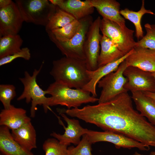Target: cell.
<instances>
[{
    "mask_svg": "<svg viewBox=\"0 0 155 155\" xmlns=\"http://www.w3.org/2000/svg\"><path fill=\"white\" fill-rule=\"evenodd\" d=\"M70 115L104 131L122 135L148 147H155V126L134 109L127 92L107 102L73 108Z\"/></svg>",
    "mask_w": 155,
    "mask_h": 155,
    "instance_id": "obj_1",
    "label": "cell"
},
{
    "mask_svg": "<svg viewBox=\"0 0 155 155\" xmlns=\"http://www.w3.org/2000/svg\"><path fill=\"white\" fill-rule=\"evenodd\" d=\"M85 60L65 57L54 60L50 72L55 82L82 89L90 81Z\"/></svg>",
    "mask_w": 155,
    "mask_h": 155,
    "instance_id": "obj_2",
    "label": "cell"
},
{
    "mask_svg": "<svg viewBox=\"0 0 155 155\" xmlns=\"http://www.w3.org/2000/svg\"><path fill=\"white\" fill-rule=\"evenodd\" d=\"M46 90L49 97V107L57 105L66 106L68 109L78 108L83 104L94 103L98 98L90 95L82 89H72L55 82L50 84Z\"/></svg>",
    "mask_w": 155,
    "mask_h": 155,
    "instance_id": "obj_3",
    "label": "cell"
},
{
    "mask_svg": "<svg viewBox=\"0 0 155 155\" xmlns=\"http://www.w3.org/2000/svg\"><path fill=\"white\" fill-rule=\"evenodd\" d=\"M43 63L38 69H35L34 70L32 75L26 71L24 77L19 78L24 88L22 93L18 98L17 100L20 101L25 99L27 103L31 102L30 116L32 118L34 117L35 116L38 105L43 106L45 113L50 109L48 106L49 97L46 96L47 94V91L40 88L36 82L37 76L41 70Z\"/></svg>",
    "mask_w": 155,
    "mask_h": 155,
    "instance_id": "obj_4",
    "label": "cell"
},
{
    "mask_svg": "<svg viewBox=\"0 0 155 155\" xmlns=\"http://www.w3.org/2000/svg\"><path fill=\"white\" fill-rule=\"evenodd\" d=\"M24 21L45 27L56 6L47 0H16Z\"/></svg>",
    "mask_w": 155,
    "mask_h": 155,
    "instance_id": "obj_5",
    "label": "cell"
},
{
    "mask_svg": "<svg viewBox=\"0 0 155 155\" xmlns=\"http://www.w3.org/2000/svg\"><path fill=\"white\" fill-rule=\"evenodd\" d=\"M81 26L79 30L68 41L59 42L51 36H48L51 40L65 57L85 60L84 45L87 33L93 21L90 16L81 19Z\"/></svg>",
    "mask_w": 155,
    "mask_h": 155,
    "instance_id": "obj_6",
    "label": "cell"
},
{
    "mask_svg": "<svg viewBox=\"0 0 155 155\" xmlns=\"http://www.w3.org/2000/svg\"><path fill=\"white\" fill-rule=\"evenodd\" d=\"M100 30L102 35L110 39L125 55L136 46L133 37L134 31L127 27L123 28L115 22L102 18Z\"/></svg>",
    "mask_w": 155,
    "mask_h": 155,
    "instance_id": "obj_7",
    "label": "cell"
},
{
    "mask_svg": "<svg viewBox=\"0 0 155 155\" xmlns=\"http://www.w3.org/2000/svg\"><path fill=\"white\" fill-rule=\"evenodd\" d=\"M127 67L125 60L115 71L106 75L98 82V87L102 89L98 103L108 101L119 94L128 92L124 87L127 79L123 75Z\"/></svg>",
    "mask_w": 155,
    "mask_h": 155,
    "instance_id": "obj_8",
    "label": "cell"
},
{
    "mask_svg": "<svg viewBox=\"0 0 155 155\" xmlns=\"http://www.w3.org/2000/svg\"><path fill=\"white\" fill-rule=\"evenodd\" d=\"M101 19L98 17L92 22L87 33L84 45L85 61L88 70L94 71L98 67V59L102 35L100 34Z\"/></svg>",
    "mask_w": 155,
    "mask_h": 155,
    "instance_id": "obj_9",
    "label": "cell"
},
{
    "mask_svg": "<svg viewBox=\"0 0 155 155\" xmlns=\"http://www.w3.org/2000/svg\"><path fill=\"white\" fill-rule=\"evenodd\" d=\"M123 75L127 79L124 87L127 91L155 92V80L151 72L129 66L125 70Z\"/></svg>",
    "mask_w": 155,
    "mask_h": 155,
    "instance_id": "obj_10",
    "label": "cell"
},
{
    "mask_svg": "<svg viewBox=\"0 0 155 155\" xmlns=\"http://www.w3.org/2000/svg\"><path fill=\"white\" fill-rule=\"evenodd\" d=\"M86 135L88 140L92 144L105 142L112 143L117 149L122 148L130 149L137 148L142 151L150 149V147L138 141L112 131H98L88 130Z\"/></svg>",
    "mask_w": 155,
    "mask_h": 155,
    "instance_id": "obj_11",
    "label": "cell"
},
{
    "mask_svg": "<svg viewBox=\"0 0 155 155\" xmlns=\"http://www.w3.org/2000/svg\"><path fill=\"white\" fill-rule=\"evenodd\" d=\"M24 22L16 3L0 8V37L18 34Z\"/></svg>",
    "mask_w": 155,
    "mask_h": 155,
    "instance_id": "obj_12",
    "label": "cell"
},
{
    "mask_svg": "<svg viewBox=\"0 0 155 155\" xmlns=\"http://www.w3.org/2000/svg\"><path fill=\"white\" fill-rule=\"evenodd\" d=\"M59 114L67 123V126L66 127L61 121L60 123L65 130L64 133L60 134L53 132L51 134V136L57 139L62 144L68 146L73 144L77 145L81 141V137L86 134L88 129L82 127L78 120L70 119L63 113Z\"/></svg>",
    "mask_w": 155,
    "mask_h": 155,
    "instance_id": "obj_13",
    "label": "cell"
},
{
    "mask_svg": "<svg viewBox=\"0 0 155 155\" xmlns=\"http://www.w3.org/2000/svg\"><path fill=\"white\" fill-rule=\"evenodd\" d=\"M125 61L127 66L136 67L151 73L155 71V50L135 47Z\"/></svg>",
    "mask_w": 155,
    "mask_h": 155,
    "instance_id": "obj_14",
    "label": "cell"
},
{
    "mask_svg": "<svg viewBox=\"0 0 155 155\" xmlns=\"http://www.w3.org/2000/svg\"><path fill=\"white\" fill-rule=\"evenodd\" d=\"M134 49L121 58L116 61L98 67L94 71L87 70L90 80L82 89L91 93L92 96H97L96 87L98 82L103 77L115 71L121 64L133 51Z\"/></svg>",
    "mask_w": 155,
    "mask_h": 155,
    "instance_id": "obj_15",
    "label": "cell"
},
{
    "mask_svg": "<svg viewBox=\"0 0 155 155\" xmlns=\"http://www.w3.org/2000/svg\"><path fill=\"white\" fill-rule=\"evenodd\" d=\"M92 5L105 18L114 22L124 29L127 28L125 19L120 13V5L115 0H90Z\"/></svg>",
    "mask_w": 155,
    "mask_h": 155,
    "instance_id": "obj_16",
    "label": "cell"
},
{
    "mask_svg": "<svg viewBox=\"0 0 155 155\" xmlns=\"http://www.w3.org/2000/svg\"><path fill=\"white\" fill-rule=\"evenodd\" d=\"M31 121L26 111L21 108L11 105L9 108L2 109L0 113V125L7 127L9 129H17Z\"/></svg>",
    "mask_w": 155,
    "mask_h": 155,
    "instance_id": "obj_17",
    "label": "cell"
},
{
    "mask_svg": "<svg viewBox=\"0 0 155 155\" xmlns=\"http://www.w3.org/2000/svg\"><path fill=\"white\" fill-rule=\"evenodd\" d=\"M0 151L3 155H34L24 149L13 139L7 127H0Z\"/></svg>",
    "mask_w": 155,
    "mask_h": 155,
    "instance_id": "obj_18",
    "label": "cell"
},
{
    "mask_svg": "<svg viewBox=\"0 0 155 155\" xmlns=\"http://www.w3.org/2000/svg\"><path fill=\"white\" fill-rule=\"evenodd\" d=\"M57 6L77 20L90 16L94 10V8L91 5L90 0H60Z\"/></svg>",
    "mask_w": 155,
    "mask_h": 155,
    "instance_id": "obj_19",
    "label": "cell"
},
{
    "mask_svg": "<svg viewBox=\"0 0 155 155\" xmlns=\"http://www.w3.org/2000/svg\"><path fill=\"white\" fill-rule=\"evenodd\" d=\"M11 133L14 140L26 150L31 151L36 148V131L31 121L12 130Z\"/></svg>",
    "mask_w": 155,
    "mask_h": 155,
    "instance_id": "obj_20",
    "label": "cell"
},
{
    "mask_svg": "<svg viewBox=\"0 0 155 155\" xmlns=\"http://www.w3.org/2000/svg\"><path fill=\"white\" fill-rule=\"evenodd\" d=\"M131 94V96L137 110L155 126V100L146 96L142 91L133 92Z\"/></svg>",
    "mask_w": 155,
    "mask_h": 155,
    "instance_id": "obj_21",
    "label": "cell"
},
{
    "mask_svg": "<svg viewBox=\"0 0 155 155\" xmlns=\"http://www.w3.org/2000/svg\"><path fill=\"white\" fill-rule=\"evenodd\" d=\"M100 45L98 67L118 60L125 55L116 45L104 35H102Z\"/></svg>",
    "mask_w": 155,
    "mask_h": 155,
    "instance_id": "obj_22",
    "label": "cell"
},
{
    "mask_svg": "<svg viewBox=\"0 0 155 155\" xmlns=\"http://www.w3.org/2000/svg\"><path fill=\"white\" fill-rule=\"evenodd\" d=\"M142 2L140 9L137 11L129 10L127 8L120 11V13L125 19L129 20L134 24L135 29V36L138 40L141 39L144 36L141 24V20L143 16L145 14L155 15V13L150 10L146 9L144 0H142Z\"/></svg>",
    "mask_w": 155,
    "mask_h": 155,
    "instance_id": "obj_23",
    "label": "cell"
},
{
    "mask_svg": "<svg viewBox=\"0 0 155 155\" xmlns=\"http://www.w3.org/2000/svg\"><path fill=\"white\" fill-rule=\"evenodd\" d=\"M23 42L22 38L18 34L0 37V59L20 50Z\"/></svg>",
    "mask_w": 155,
    "mask_h": 155,
    "instance_id": "obj_24",
    "label": "cell"
},
{
    "mask_svg": "<svg viewBox=\"0 0 155 155\" xmlns=\"http://www.w3.org/2000/svg\"><path fill=\"white\" fill-rule=\"evenodd\" d=\"M81 19L75 20L64 26L47 32L48 36L59 42L68 41L72 38L79 30L81 26Z\"/></svg>",
    "mask_w": 155,
    "mask_h": 155,
    "instance_id": "obj_25",
    "label": "cell"
},
{
    "mask_svg": "<svg viewBox=\"0 0 155 155\" xmlns=\"http://www.w3.org/2000/svg\"><path fill=\"white\" fill-rule=\"evenodd\" d=\"M71 15L56 6V10L45 26L47 32L61 28L75 20Z\"/></svg>",
    "mask_w": 155,
    "mask_h": 155,
    "instance_id": "obj_26",
    "label": "cell"
},
{
    "mask_svg": "<svg viewBox=\"0 0 155 155\" xmlns=\"http://www.w3.org/2000/svg\"><path fill=\"white\" fill-rule=\"evenodd\" d=\"M67 146L62 144L55 138H50L45 141L42 149L45 155H67Z\"/></svg>",
    "mask_w": 155,
    "mask_h": 155,
    "instance_id": "obj_27",
    "label": "cell"
},
{
    "mask_svg": "<svg viewBox=\"0 0 155 155\" xmlns=\"http://www.w3.org/2000/svg\"><path fill=\"white\" fill-rule=\"evenodd\" d=\"M144 27L146 34L137 42L136 47L155 50V24L146 23Z\"/></svg>",
    "mask_w": 155,
    "mask_h": 155,
    "instance_id": "obj_28",
    "label": "cell"
},
{
    "mask_svg": "<svg viewBox=\"0 0 155 155\" xmlns=\"http://www.w3.org/2000/svg\"><path fill=\"white\" fill-rule=\"evenodd\" d=\"M92 144L88 140L86 134H84L76 146H72L67 148V155H93Z\"/></svg>",
    "mask_w": 155,
    "mask_h": 155,
    "instance_id": "obj_29",
    "label": "cell"
},
{
    "mask_svg": "<svg viewBox=\"0 0 155 155\" xmlns=\"http://www.w3.org/2000/svg\"><path fill=\"white\" fill-rule=\"evenodd\" d=\"M15 87L13 84L0 85V100L2 103L4 109L9 108L12 104L11 100L16 96Z\"/></svg>",
    "mask_w": 155,
    "mask_h": 155,
    "instance_id": "obj_30",
    "label": "cell"
},
{
    "mask_svg": "<svg viewBox=\"0 0 155 155\" xmlns=\"http://www.w3.org/2000/svg\"><path fill=\"white\" fill-rule=\"evenodd\" d=\"M31 57V54L29 49L27 47H25L21 49L20 50L13 54L0 59V66L11 63L14 60L19 58H22L26 60H29Z\"/></svg>",
    "mask_w": 155,
    "mask_h": 155,
    "instance_id": "obj_31",
    "label": "cell"
},
{
    "mask_svg": "<svg viewBox=\"0 0 155 155\" xmlns=\"http://www.w3.org/2000/svg\"><path fill=\"white\" fill-rule=\"evenodd\" d=\"M13 2L11 0H0V8L7 6Z\"/></svg>",
    "mask_w": 155,
    "mask_h": 155,
    "instance_id": "obj_32",
    "label": "cell"
},
{
    "mask_svg": "<svg viewBox=\"0 0 155 155\" xmlns=\"http://www.w3.org/2000/svg\"><path fill=\"white\" fill-rule=\"evenodd\" d=\"M146 96L155 100V92H143Z\"/></svg>",
    "mask_w": 155,
    "mask_h": 155,
    "instance_id": "obj_33",
    "label": "cell"
},
{
    "mask_svg": "<svg viewBox=\"0 0 155 155\" xmlns=\"http://www.w3.org/2000/svg\"><path fill=\"white\" fill-rule=\"evenodd\" d=\"M133 155H144L143 154H142L140 153H139L137 152L136 151L135 152L134 154Z\"/></svg>",
    "mask_w": 155,
    "mask_h": 155,
    "instance_id": "obj_34",
    "label": "cell"
},
{
    "mask_svg": "<svg viewBox=\"0 0 155 155\" xmlns=\"http://www.w3.org/2000/svg\"><path fill=\"white\" fill-rule=\"evenodd\" d=\"M150 155H155V151H152L150 152Z\"/></svg>",
    "mask_w": 155,
    "mask_h": 155,
    "instance_id": "obj_35",
    "label": "cell"
},
{
    "mask_svg": "<svg viewBox=\"0 0 155 155\" xmlns=\"http://www.w3.org/2000/svg\"><path fill=\"white\" fill-rule=\"evenodd\" d=\"M152 74L154 77V78L155 80V71L152 72Z\"/></svg>",
    "mask_w": 155,
    "mask_h": 155,
    "instance_id": "obj_36",
    "label": "cell"
},
{
    "mask_svg": "<svg viewBox=\"0 0 155 155\" xmlns=\"http://www.w3.org/2000/svg\"><path fill=\"white\" fill-rule=\"evenodd\" d=\"M0 155H3V154H2L1 153L0 154Z\"/></svg>",
    "mask_w": 155,
    "mask_h": 155,
    "instance_id": "obj_37",
    "label": "cell"
}]
</instances>
